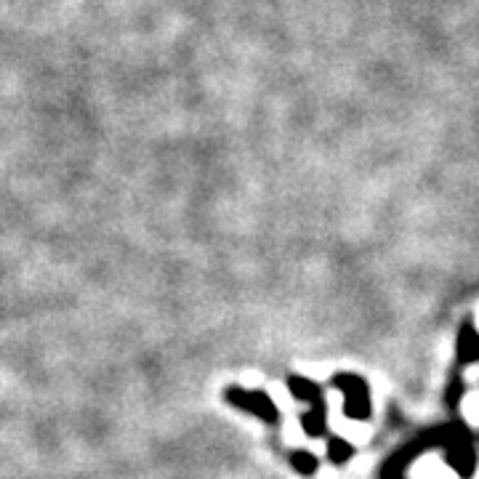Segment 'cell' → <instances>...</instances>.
Instances as JSON below:
<instances>
[{
  "mask_svg": "<svg viewBox=\"0 0 479 479\" xmlns=\"http://www.w3.org/2000/svg\"><path fill=\"white\" fill-rule=\"evenodd\" d=\"M458 359L461 365L479 362V330L472 322H466L458 333Z\"/></svg>",
  "mask_w": 479,
  "mask_h": 479,
  "instance_id": "6da1fadb",
  "label": "cell"
},
{
  "mask_svg": "<svg viewBox=\"0 0 479 479\" xmlns=\"http://www.w3.org/2000/svg\"><path fill=\"white\" fill-rule=\"evenodd\" d=\"M330 453H333V461H347L351 455V447L347 443H333Z\"/></svg>",
  "mask_w": 479,
  "mask_h": 479,
  "instance_id": "7a4b0ae2",
  "label": "cell"
}]
</instances>
